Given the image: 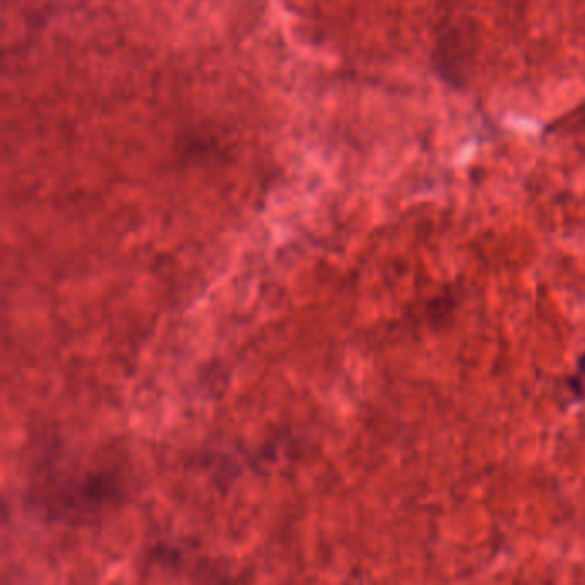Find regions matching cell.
<instances>
[{
    "label": "cell",
    "instance_id": "1",
    "mask_svg": "<svg viewBox=\"0 0 585 585\" xmlns=\"http://www.w3.org/2000/svg\"><path fill=\"white\" fill-rule=\"evenodd\" d=\"M122 489L113 470L67 467L60 459H48L35 476L30 501L45 520L81 526L119 505Z\"/></svg>",
    "mask_w": 585,
    "mask_h": 585
},
{
    "label": "cell",
    "instance_id": "2",
    "mask_svg": "<svg viewBox=\"0 0 585 585\" xmlns=\"http://www.w3.org/2000/svg\"><path fill=\"white\" fill-rule=\"evenodd\" d=\"M570 385H572L573 392H575V393H582L584 392V385H585V356L580 357L579 371H577V374L572 378Z\"/></svg>",
    "mask_w": 585,
    "mask_h": 585
}]
</instances>
